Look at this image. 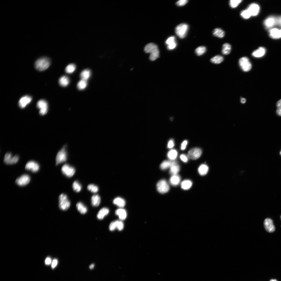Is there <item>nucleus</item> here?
I'll use <instances>...</instances> for the list:
<instances>
[{"label": "nucleus", "instance_id": "f257e3e1", "mask_svg": "<svg viewBox=\"0 0 281 281\" xmlns=\"http://www.w3.org/2000/svg\"><path fill=\"white\" fill-rule=\"evenodd\" d=\"M50 63V59L46 57H42L37 60L35 63V67L36 69L40 71H42L47 69L49 66Z\"/></svg>", "mask_w": 281, "mask_h": 281}, {"label": "nucleus", "instance_id": "f03ea898", "mask_svg": "<svg viewBox=\"0 0 281 281\" xmlns=\"http://www.w3.org/2000/svg\"><path fill=\"white\" fill-rule=\"evenodd\" d=\"M67 146L66 144L64 145L57 154L56 158V165L64 162L67 161L68 157Z\"/></svg>", "mask_w": 281, "mask_h": 281}, {"label": "nucleus", "instance_id": "7ed1b4c3", "mask_svg": "<svg viewBox=\"0 0 281 281\" xmlns=\"http://www.w3.org/2000/svg\"><path fill=\"white\" fill-rule=\"evenodd\" d=\"M59 207L62 210H65L68 209L70 206V202L67 196L64 194H60L59 197Z\"/></svg>", "mask_w": 281, "mask_h": 281}, {"label": "nucleus", "instance_id": "20e7f679", "mask_svg": "<svg viewBox=\"0 0 281 281\" xmlns=\"http://www.w3.org/2000/svg\"><path fill=\"white\" fill-rule=\"evenodd\" d=\"M188 26L186 24L182 23L177 25L175 28V32L180 38L183 39L186 36L188 29Z\"/></svg>", "mask_w": 281, "mask_h": 281}, {"label": "nucleus", "instance_id": "39448f33", "mask_svg": "<svg viewBox=\"0 0 281 281\" xmlns=\"http://www.w3.org/2000/svg\"><path fill=\"white\" fill-rule=\"evenodd\" d=\"M239 63L240 67L244 71L248 72L251 69V63L247 57H243L241 58L239 60Z\"/></svg>", "mask_w": 281, "mask_h": 281}, {"label": "nucleus", "instance_id": "423d86ee", "mask_svg": "<svg viewBox=\"0 0 281 281\" xmlns=\"http://www.w3.org/2000/svg\"><path fill=\"white\" fill-rule=\"evenodd\" d=\"M157 191L161 194H164L168 192L169 189V186L167 181L162 179L159 181L156 185Z\"/></svg>", "mask_w": 281, "mask_h": 281}, {"label": "nucleus", "instance_id": "0eeeda50", "mask_svg": "<svg viewBox=\"0 0 281 281\" xmlns=\"http://www.w3.org/2000/svg\"><path fill=\"white\" fill-rule=\"evenodd\" d=\"M61 170L62 174L68 177H72L75 171L73 167L67 164H65L62 166Z\"/></svg>", "mask_w": 281, "mask_h": 281}, {"label": "nucleus", "instance_id": "6e6552de", "mask_svg": "<svg viewBox=\"0 0 281 281\" xmlns=\"http://www.w3.org/2000/svg\"><path fill=\"white\" fill-rule=\"evenodd\" d=\"M36 106L39 110V113L42 115L46 114L48 111V104L46 100L41 99L39 100L37 103Z\"/></svg>", "mask_w": 281, "mask_h": 281}, {"label": "nucleus", "instance_id": "1a4fd4ad", "mask_svg": "<svg viewBox=\"0 0 281 281\" xmlns=\"http://www.w3.org/2000/svg\"><path fill=\"white\" fill-rule=\"evenodd\" d=\"M263 223L264 228L267 232L272 233L275 231V227L271 219L270 218H266Z\"/></svg>", "mask_w": 281, "mask_h": 281}, {"label": "nucleus", "instance_id": "9d476101", "mask_svg": "<svg viewBox=\"0 0 281 281\" xmlns=\"http://www.w3.org/2000/svg\"><path fill=\"white\" fill-rule=\"evenodd\" d=\"M19 159V156L17 155L12 156L10 153H7L5 155L4 161L6 164H12L17 162Z\"/></svg>", "mask_w": 281, "mask_h": 281}, {"label": "nucleus", "instance_id": "9b49d317", "mask_svg": "<svg viewBox=\"0 0 281 281\" xmlns=\"http://www.w3.org/2000/svg\"><path fill=\"white\" fill-rule=\"evenodd\" d=\"M202 153L201 150L198 148L192 149L189 151L188 154V158L195 160L199 158L201 156Z\"/></svg>", "mask_w": 281, "mask_h": 281}, {"label": "nucleus", "instance_id": "f8f14e48", "mask_svg": "<svg viewBox=\"0 0 281 281\" xmlns=\"http://www.w3.org/2000/svg\"><path fill=\"white\" fill-rule=\"evenodd\" d=\"M30 177L27 174H24L17 178L15 183L20 186H25L28 184L30 181Z\"/></svg>", "mask_w": 281, "mask_h": 281}, {"label": "nucleus", "instance_id": "ddd939ff", "mask_svg": "<svg viewBox=\"0 0 281 281\" xmlns=\"http://www.w3.org/2000/svg\"><path fill=\"white\" fill-rule=\"evenodd\" d=\"M25 168L27 170L35 173L39 170L40 166L36 162L34 161H30L26 164Z\"/></svg>", "mask_w": 281, "mask_h": 281}, {"label": "nucleus", "instance_id": "4468645a", "mask_svg": "<svg viewBox=\"0 0 281 281\" xmlns=\"http://www.w3.org/2000/svg\"><path fill=\"white\" fill-rule=\"evenodd\" d=\"M260 9L259 5L255 3L250 4L247 9L251 16H255L257 15L259 12Z\"/></svg>", "mask_w": 281, "mask_h": 281}, {"label": "nucleus", "instance_id": "2eb2a0df", "mask_svg": "<svg viewBox=\"0 0 281 281\" xmlns=\"http://www.w3.org/2000/svg\"><path fill=\"white\" fill-rule=\"evenodd\" d=\"M165 43L167 46V48L169 50L174 49L177 46L175 38L174 36L169 37L165 41Z\"/></svg>", "mask_w": 281, "mask_h": 281}, {"label": "nucleus", "instance_id": "dca6fc26", "mask_svg": "<svg viewBox=\"0 0 281 281\" xmlns=\"http://www.w3.org/2000/svg\"><path fill=\"white\" fill-rule=\"evenodd\" d=\"M32 100L31 97L29 95H25L22 97L19 100L18 105L21 108H25Z\"/></svg>", "mask_w": 281, "mask_h": 281}, {"label": "nucleus", "instance_id": "f3484780", "mask_svg": "<svg viewBox=\"0 0 281 281\" xmlns=\"http://www.w3.org/2000/svg\"><path fill=\"white\" fill-rule=\"evenodd\" d=\"M264 24L267 28H270L276 24V18L273 16L269 17L265 20Z\"/></svg>", "mask_w": 281, "mask_h": 281}, {"label": "nucleus", "instance_id": "a211bd4d", "mask_svg": "<svg viewBox=\"0 0 281 281\" xmlns=\"http://www.w3.org/2000/svg\"><path fill=\"white\" fill-rule=\"evenodd\" d=\"M177 162L174 161L165 160L161 164L160 167L163 170H165L170 168L172 166L176 164Z\"/></svg>", "mask_w": 281, "mask_h": 281}, {"label": "nucleus", "instance_id": "6ab92c4d", "mask_svg": "<svg viewBox=\"0 0 281 281\" xmlns=\"http://www.w3.org/2000/svg\"><path fill=\"white\" fill-rule=\"evenodd\" d=\"M158 49L157 46L153 43H149L145 46L144 51L147 53H151L156 50Z\"/></svg>", "mask_w": 281, "mask_h": 281}, {"label": "nucleus", "instance_id": "aec40b11", "mask_svg": "<svg viewBox=\"0 0 281 281\" xmlns=\"http://www.w3.org/2000/svg\"><path fill=\"white\" fill-rule=\"evenodd\" d=\"M266 50L263 47H260L254 51L252 53V55L254 57L259 58L263 56L265 54Z\"/></svg>", "mask_w": 281, "mask_h": 281}, {"label": "nucleus", "instance_id": "412c9836", "mask_svg": "<svg viewBox=\"0 0 281 281\" xmlns=\"http://www.w3.org/2000/svg\"><path fill=\"white\" fill-rule=\"evenodd\" d=\"M115 214L118 215L121 220H124L127 216V213L126 210L122 208H119L116 210Z\"/></svg>", "mask_w": 281, "mask_h": 281}, {"label": "nucleus", "instance_id": "4be33fe9", "mask_svg": "<svg viewBox=\"0 0 281 281\" xmlns=\"http://www.w3.org/2000/svg\"><path fill=\"white\" fill-rule=\"evenodd\" d=\"M269 34L271 37L274 39L281 37L280 30L277 28L271 29L269 31Z\"/></svg>", "mask_w": 281, "mask_h": 281}, {"label": "nucleus", "instance_id": "5701e85b", "mask_svg": "<svg viewBox=\"0 0 281 281\" xmlns=\"http://www.w3.org/2000/svg\"><path fill=\"white\" fill-rule=\"evenodd\" d=\"M109 209L106 207L101 208L97 215V217L99 220H102L107 215L109 212Z\"/></svg>", "mask_w": 281, "mask_h": 281}, {"label": "nucleus", "instance_id": "b1692460", "mask_svg": "<svg viewBox=\"0 0 281 281\" xmlns=\"http://www.w3.org/2000/svg\"><path fill=\"white\" fill-rule=\"evenodd\" d=\"M180 181V176L177 174H176L172 176L170 179V182L172 186H175L179 184Z\"/></svg>", "mask_w": 281, "mask_h": 281}, {"label": "nucleus", "instance_id": "393cba45", "mask_svg": "<svg viewBox=\"0 0 281 281\" xmlns=\"http://www.w3.org/2000/svg\"><path fill=\"white\" fill-rule=\"evenodd\" d=\"M113 203L120 208L124 207L125 205V201L124 200L120 197H117L114 199L113 201Z\"/></svg>", "mask_w": 281, "mask_h": 281}, {"label": "nucleus", "instance_id": "a878e982", "mask_svg": "<svg viewBox=\"0 0 281 281\" xmlns=\"http://www.w3.org/2000/svg\"><path fill=\"white\" fill-rule=\"evenodd\" d=\"M70 82L69 78L65 75H63L60 77L59 80V85L62 87H65L68 85Z\"/></svg>", "mask_w": 281, "mask_h": 281}, {"label": "nucleus", "instance_id": "bb28decb", "mask_svg": "<svg viewBox=\"0 0 281 281\" xmlns=\"http://www.w3.org/2000/svg\"><path fill=\"white\" fill-rule=\"evenodd\" d=\"M91 75V72L89 69H86L82 71L80 74L81 79L86 81L88 79Z\"/></svg>", "mask_w": 281, "mask_h": 281}, {"label": "nucleus", "instance_id": "cd10ccee", "mask_svg": "<svg viewBox=\"0 0 281 281\" xmlns=\"http://www.w3.org/2000/svg\"><path fill=\"white\" fill-rule=\"evenodd\" d=\"M101 199L99 195L95 194L93 195L91 198V202L92 206H98L100 204Z\"/></svg>", "mask_w": 281, "mask_h": 281}, {"label": "nucleus", "instance_id": "c85d7f7f", "mask_svg": "<svg viewBox=\"0 0 281 281\" xmlns=\"http://www.w3.org/2000/svg\"><path fill=\"white\" fill-rule=\"evenodd\" d=\"M208 167L206 164H202L201 165L198 169V171L199 174L203 176L206 175L208 171Z\"/></svg>", "mask_w": 281, "mask_h": 281}, {"label": "nucleus", "instance_id": "c756f323", "mask_svg": "<svg viewBox=\"0 0 281 281\" xmlns=\"http://www.w3.org/2000/svg\"><path fill=\"white\" fill-rule=\"evenodd\" d=\"M76 207L78 210L81 214H84L87 212V208L81 202H79L77 203Z\"/></svg>", "mask_w": 281, "mask_h": 281}, {"label": "nucleus", "instance_id": "7c9ffc66", "mask_svg": "<svg viewBox=\"0 0 281 281\" xmlns=\"http://www.w3.org/2000/svg\"><path fill=\"white\" fill-rule=\"evenodd\" d=\"M213 33L214 36L220 38L223 37L225 34L224 31L219 28L215 29L213 31Z\"/></svg>", "mask_w": 281, "mask_h": 281}, {"label": "nucleus", "instance_id": "2f4dec72", "mask_svg": "<svg viewBox=\"0 0 281 281\" xmlns=\"http://www.w3.org/2000/svg\"><path fill=\"white\" fill-rule=\"evenodd\" d=\"M192 184V183L190 180H185L181 182V187L184 190H188L191 188Z\"/></svg>", "mask_w": 281, "mask_h": 281}, {"label": "nucleus", "instance_id": "473e14b6", "mask_svg": "<svg viewBox=\"0 0 281 281\" xmlns=\"http://www.w3.org/2000/svg\"><path fill=\"white\" fill-rule=\"evenodd\" d=\"M177 155V152L175 149H171L168 152L167 156L168 158L171 161H174L176 159Z\"/></svg>", "mask_w": 281, "mask_h": 281}, {"label": "nucleus", "instance_id": "72a5a7b5", "mask_svg": "<svg viewBox=\"0 0 281 281\" xmlns=\"http://www.w3.org/2000/svg\"><path fill=\"white\" fill-rule=\"evenodd\" d=\"M231 49V46L230 44L228 43H225L222 46V53L224 55H228L230 53Z\"/></svg>", "mask_w": 281, "mask_h": 281}, {"label": "nucleus", "instance_id": "f704fd0d", "mask_svg": "<svg viewBox=\"0 0 281 281\" xmlns=\"http://www.w3.org/2000/svg\"><path fill=\"white\" fill-rule=\"evenodd\" d=\"M180 169V166L177 163L176 164L170 168L169 173L172 175L177 174L179 171Z\"/></svg>", "mask_w": 281, "mask_h": 281}, {"label": "nucleus", "instance_id": "c9c22d12", "mask_svg": "<svg viewBox=\"0 0 281 281\" xmlns=\"http://www.w3.org/2000/svg\"><path fill=\"white\" fill-rule=\"evenodd\" d=\"M87 85V81L81 79L78 83L77 87L80 90H82L85 88Z\"/></svg>", "mask_w": 281, "mask_h": 281}, {"label": "nucleus", "instance_id": "e433bc0d", "mask_svg": "<svg viewBox=\"0 0 281 281\" xmlns=\"http://www.w3.org/2000/svg\"><path fill=\"white\" fill-rule=\"evenodd\" d=\"M76 69V66L73 63H70L67 66L65 69L66 72L68 74L73 73Z\"/></svg>", "mask_w": 281, "mask_h": 281}, {"label": "nucleus", "instance_id": "4c0bfd02", "mask_svg": "<svg viewBox=\"0 0 281 281\" xmlns=\"http://www.w3.org/2000/svg\"><path fill=\"white\" fill-rule=\"evenodd\" d=\"M223 59V58L222 56L217 55L212 58L210 61L213 63L218 64L222 62Z\"/></svg>", "mask_w": 281, "mask_h": 281}, {"label": "nucleus", "instance_id": "58836bf2", "mask_svg": "<svg viewBox=\"0 0 281 281\" xmlns=\"http://www.w3.org/2000/svg\"><path fill=\"white\" fill-rule=\"evenodd\" d=\"M159 56V51L158 49L150 53L149 59L152 61H154L158 58Z\"/></svg>", "mask_w": 281, "mask_h": 281}, {"label": "nucleus", "instance_id": "ea45409f", "mask_svg": "<svg viewBox=\"0 0 281 281\" xmlns=\"http://www.w3.org/2000/svg\"><path fill=\"white\" fill-rule=\"evenodd\" d=\"M72 187L73 190L76 192H79L82 189L81 184L76 181H75L73 183Z\"/></svg>", "mask_w": 281, "mask_h": 281}, {"label": "nucleus", "instance_id": "a19ab883", "mask_svg": "<svg viewBox=\"0 0 281 281\" xmlns=\"http://www.w3.org/2000/svg\"><path fill=\"white\" fill-rule=\"evenodd\" d=\"M206 51V47L204 46H200L197 48L195 50L196 54L198 56H200L204 54Z\"/></svg>", "mask_w": 281, "mask_h": 281}, {"label": "nucleus", "instance_id": "79ce46f5", "mask_svg": "<svg viewBox=\"0 0 281 281\" xmlns=\"http://www.w3.org/2000/svg\"><path fill=\"white\" fill-rule=\"evenodd\" d=\"M88 190L93 193H96L98 191L99 188L96 185L93 184H90L87 187Z\"/></svg>", "mask_w": 281, "mask_h": 281}, {"label": "nucleus", "instance_id": "37998d69", "mask_svg": "<svg viewBox=\"0 0 281 281\" xmlns=\"http://www.w3.org/2000/svg\"><path fill=\"white\" fill-rule=\"evenodd\" d=\"M240 15L241 17L245 19H248L251 16L247 9L242 11L240 13Z\"/></svg>", "mask_w": 281, "mask_h": 281}, {"label": "nucleus", "instance_id": "c03bdc74", "mask_svg": "<svg viewBox=\"0 0 281 281\" xmlns=\"http://www.w3.org/2000/svg\"><path fill=\"white\" fill-rule=\"evenodd\" d=\"M242 1V0H231L229 2V5L231 8H235L237 7Z\"/></svg>", "mask_w": 281, "mask_h": 281}, {"label": "nucleus", "instance_id": "a18cd8bd", "mask_svg": "<svg viewBox=\"0 0 281 281\" xmlns=\"http://www.w3.org/2000/svg\"><path fill=\"white\" fill-rule=\"evenodd\" d=\"M116 228L118 230L120 231L123 229L124 227L123 223L121 221L116 220L115 221Z\"/></svg>", "mask_w": 281, "mask_h": 281}, {"label": "nucleus", "instance_id": "49530a36", "mask_svg": "<svg viewBox=\"0 0 281 281\" xmlns=\"http://www.w3.org/2000/svg\"><path fill=\"white\" fill-rule=\"evenodd\" d=\"M277 109L276 113L279 116H281V99L278 100L276 104Z\"/></svg>", "mask_w": 281, "mask_h": 281}, {"label": "nucleus", "instance_id": "de8ad7c7", "mask_svg": "<svg viewBox=\"0 0 281 281\" xmlns=\"http://www.w3.org/2000/svg\"><path fill=\"white\" fill-rule=\"evenodd\" d=\"M188 2L187 0H180L176 2V4L178 6H182L185 5Z\"/></svg>", "mask_w": 281, "mask_h": 281}, {"label": "nucleus", "instance_id": "09e8293b", "mask_svg": "<svg viewBox=\"0 0 281 281\" xmlns=\"http://www.w3.org/2000/svg\"><path fill=\"white\" fill-rule=\"evenodd\" d=\"M180 158L181 160L184 162H187L188 160V157L186 155L182 154L180 156Z\"/></svg>", "mask_w": 281, "mask_h": 281}, {"label": "nucleus", "instance_id": "8fccbe9b", "mask_svg": "<svg viewBox=\"0 0 281 281\" xmlns=\"http://www.w3.org/2000/svg\"><path fill=\"white\" fill-rule=\"evenodd\" d=\"M116 228V225L115 221H113L111 222L109 226V229L111 231H114Z\"/></svg>", "mask_w": 281, "mask_h": 281}, {"label": "nucleus", "instance_id": "3c124183", "mask_svg": "<svg viewBox=\"0 0 281 281\" xmlns=\"http://www.w3.org/2000/svg\"><path fill=\"white\" fill-rule=\"evenodd\" d=\"M174 145V144L173 140V139H170L168 142L167 147L169 149L173 147Z\"/></svg>", "mask_w": 281, "mask_h": 281}, {"label": "nucleus", "instance_id": "603ef678", "mask_svg": "<svg viewBox=\"0 0 281 281\" xmlns=\"http://www.w3.org/2000/svg\"><path fill=\"white\" fill-rule=\"evenodd\" d=\"M188 143V141L187 140H184L182 143L181 146V149L182 150H184L186 148Z\"/></svg>", "mask_w": 281, "mask_h": 281}, {"label": "nucleus", "instance_id": "864d4df0", "mask_svg": "<svg viewBox=\"0 0 281 281\" xmlns=\"http://www.w3.org/2000/svg\"><path fill=\"white\" fill-rule=\"evenodd\" d=\"M58 263V260L56 259H54L52 262L51 267L52 269H54L57 266Z\"/></svg>", "mask_w": 281, "mask_h": 281}, {"label": "nucleus", "instance_id": "5fc2aeb1", "mask_svg": "<svg viewBox=\"0 0 281 281\" xmlns=\"http://www.w3.org/2000/svg\"><path fill=\"white\" fill-rule=\"evenodd\" d=\"M52 259L49 257H48L46 258L45 261V263L46 265H48L50 264L52 262Z\"/></svg>", "mask_w": 281, "mask_h": 281}, {"label": "nucleus", "instance_id": "6e6d98bb", "mask_svg": "<svg viewBox=\"0 0 281 281\" xmlns=\"http://www.w3.org/2000/svg\"><path fill=\"white\" fill-rule=\"evenodd\" d=\"M276 24L281 26V16L276 18Z\"/></svg>", "mask_w": 281, "mask_h": 281}, {"label": "nucleus", "instance_id": "4d7b16f0", "mask_svg": "<svg viewBox=\"0 0 281 281\" xmlns=\"http://www.w3.org/2000/svg\"><path fill=\"white\" fill-rule=\"evenodd\" d=\"M246 101V99L244 98H241V102L242 103H244Z\"/></svg>", "mask_w": 281, "mask_h": 281}, {"label": "nucleus", "instance_id": "13d9d810", "mask_svg": "<svg viewBox=\"0 0 281 281\" xmlns=\"http://www.w3.org/2000/svg\"><path fill=\"white\" fill-rule=\"evenodd\" d=\"M94 266V264H92L91 265L89 266V268L90 269H92L93 268Z\"/></svg>", "mask_w": 281, "mask_h": 281}, {"label": "nucleus", "instance_id": "bf43d9fd", "mask_svg": "<svg viewBox=\"0 0 281 281\" xmlns=\"http://www.w3.org/2000/svg\"><path fill=\"white\" fill-rule=\"evenodd\" d=\"M270 281H278L276 279H271Z\"/></svg>", "mask_w": 281, "mask_h": 281}, {"label": "nucleus", "instance_id": "052dcab7", "mask_svg": "<svg viewBox=\"0 0 281 281\" xmlns=\"http://www.w3.org/2000/svg\"><path fill=\"white\" fill-rule=\"evenodd\" d=\"M280 35H281V29L280 30Z\"/></svg>", "mask_w": 281, "mask_h": 281}, {"label": "nucleus", "instance_id": "680f3d73", "mask_svg": "<svg viewBox=\"0 0 281 281\" xmlns=\"http://www.w3.org/2000/svg\"><path fill=\"white\" fill-rule=\"evenodd\" d=\"M280 155H281V151H280Z\"/></svg>", "mask_w": 281, "mask_h": 281}, {"label": "nucleus", "instance_id": "e2e57ef3", "mask_svg": "<svg viewBox=\"0 0 281 281\" xmlns=\"http://www.w3.org/2000/svg\"><path fill=\"white\" fill-rule=\"evenodd\" d=\"M280 218L281 220V215L280 216Z\"/></svg>", "mask_w": 281, "mask_h": 281}]
</instances>
